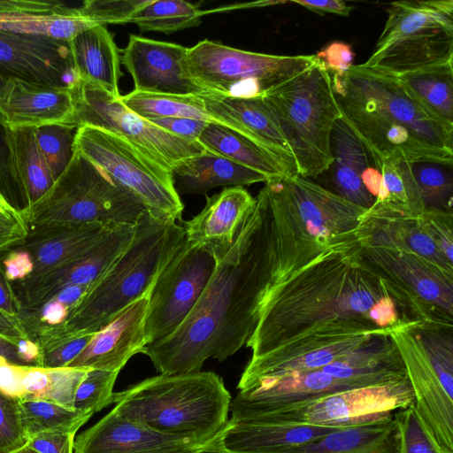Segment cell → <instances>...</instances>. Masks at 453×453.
Masks as SVG:
<instances>
[{
  "label": "cell",
  "mask_w": 453,
  "mask_h": 453,
  "mask_svg": "<svg viewBox=\"0 0 453 453\" xmlns=\"http://www.w3.org/2000/svg\"><path fill=\"white\" fill-rule=\"evenodd\" d=\"M332 88L342 117L368 153L398 152L411 164L453 165V125L423 105L395 76L353 65Z\"/></svg>",
  "instance_id": "3957f363"
},
{
  "label": "cell",
  "mask_w": 453,
  "mask_h": 453,
  "mask_svg": "<svg viewBox=\"0 0 453 453\" xmlns=\"http://www.w3.org/2000/svg\"><path fill=\"white\" fill-rule=\"evenodd\" d=\"M17 354L20 362H32L38 356V349L36 345L31 342L21 340L18 343Z\"/></svg>",
  "instance_id": "91938a15"
},
{
  "label": "cell",
  "mask_w": 453,
  "mask_h": 453,
  "mask_svg": "<svg viewBox=\"0 0 453 453\" xmlns=\"http://www.w3.org/2000/svg\"><path fill=\"white\" fill-rule=\"evenodd\" d=\"M5 267L8 278L13 280L30 273L33 264L27 253H18L5 262Z\"/></svg>",
  "instance_id": "11a10c76"
},
{
  "label": "cell",
  "mask_w": 453,
  "mask_h": 453,
  "mask_svg": "<svg viewBox=\"0 0 453 453\" xmlns=\"http://www.w3.org/2000/svg\"><path fill=\"white\" fill-rule=\"evenodd\" d=\"M384 28L369 58L362 64L399 76L453 62V1L392 3Z\"/></svg>",
  "instance_id": "9c48e42d"
},
{
  "label": "cell",
  "mask_w": 453,
  "mask_h": 453,
  "mask_svg": "<svg viewBox=\"0 0 453 453\" xmlns=\"http://www.w3.org/2000/svg\"><path fill=\"white\" fill-rule=\"evenodd\" d=\"M8 75H6L4 72H2L0 70V90L2 88V87L4 86L6 79H7ZM2 119H1V116H0V125L2 126Z\"/></svg>",
  "instance_id": "03108f58"
},
{
  "label": "cell",
  "mask_w": 453,
  "mask_h": 453,
  "mask_svg": "<svg viewBox=\"0 0 453 453\" xmlns=\"http://www.w3.org/2000/svg\"><path fill=\"white\" fill-rule=\"evenodd\" d=\"M355 53L349 44L332 42L315 54L330 74L344 75L353 65Z\"/></svg>",
  "instance_id": "7dc6e473"
},
{
  "label": "cell",
  "mask_w": 453,
  "mask_h": 453,
  "mask_svg": "<svg viewBox=\"0 0 453 453\" xmlns=\"http://www.w3.org/2000/svg\"><path fill=\"white\" fill-rule=\"evenodd\" d=\"M0 70L56 87H67V77L73 80L67 42L33 35L0 31Z\"/></svg>",
  "instance_id": "7402d4cb"
},
{
  "label": "cell",
  "mask_w": 453,
  "mask_h": 453,
  "mask_svg": "<svg viewBox=\"0 0 453 453\" xmlns=\"http://www.w3.org/2000/svg\"><path fill=\"white\" fill-rule=\"evenodd\" d=\"M119 372L89 369L74 397V409L94 414L111 404L113 387Z\"/></svg>",
  "instance_id": "b9f144b4"
},
{
  "label": "cell",
  "mask_w": 453,
  "mask_h": 453,
  "mask_svg": "<svg viewBox=\"0 0 453 453\" xmlns=\"http://www.w3.org/2000/svg\"><path fill=\"white\" fill-rule=\"evenodd\" d=\"M411 166L425 209L452 211V166L430 162Z\"/></svg>",
  "instance_id": "f35d334b"
},
{
  "label": "cell",
  "mask_w": 453,
  "mask_h": 453,
  "mask_svg": "<svg viewBox=\"0 0 453 453\" xmlns=\"http://www.w3.org/2000/svg\"><path fill=\"white\" fill-rule=\"evenodd\" d=\"M382 176L380 193L367 215L419 217L425 209L411 163L402 154L368 153Z\"/></svg>",
  "instance_id": "f546056e"
},
{
  "label": "cell",
  "mask_w": 453,
  "mask_h": 453,
  "mask_svg": "<svg viewBox=\"0 0 453 453\" xmlns=\"http://www.w3.org/2000/svg\"><path fill=\"white\" fill-rule=\"evenodd\" d=\"M203 13L196 5L183 0H144L127 23L135 24L141 32L169 35L199 26Z\"/></svg>",
  "instance_id": "d590c367"
},
{
  "label": "cell",
  "mask_w": 453,
  "mask_h": 453,
  "mask_svg": "<svg viewBox=\"0 0 453 453\" xmlns=\"http://www.w3.org/2000/svg\"><path fill=\"white\" fill-rule=\"evenodd\" d=\"M296 423L228 422L220 434L226 453H286L346 428Z\"/></svg>",
  "instance_id": "484cf974"
},
{
  "label": "cell",
  "mask_w": 453,
  "mask_h": 453,
  "mask_svg": "<svg viewBox=\"0 0 453 453\" xmlns=\"http://www.w3.org/2000/svg\"><path fill=\"white\" fill-rule=\"evenodd\" d=\"M47 369L49 370L50 382L42 400L74 409L76 391L89 369L73 367Z\"/></svg>",
  "instance_id": "7bdbcfd3"
},
{
  "label": "cell",
  "mask_w": 453,
  "mask_h": 453,
  "mask_svg": "<svg viewBox=\"0 0 453 453\" xmlns=\"http://www.w3.org/2000/svg\"><path fill=\"white\" fill-rule=\"evenodd\" d=\"M75 434L65 431H43L27 441L37 453H73Z\"/></svg>",
  "instance_id": "c3c4849f"
},
{
  "label": "cell",
  "mask_w": 453,
  "mask_h": 453,
  "mask_svg": "<svg viewBox=\"0 0 453 453\" xmlns=\"http://www.w3.org/2000/svg\"><path fill=\"white\" fill-rule=\"evenodd\" d=\"M66 315L65 304L58 301L48 303L42 309V318L50 324L62 322Z\"/></svg>",
  "instance_id": "6f0895ef"
},
{
  "label": "cell",
  "mask_w": 453,
  "mask_h": 453,
  "mask_svg": "<svg viewBox=\"0 0 453 453\" xmlns=\"http://www.w3.org/2000/svg\"><path fill=\"white\" fill-rule=\"evenodd\" d=\"M50 382L47 368L23 366L24 397L19 401L42 400Z\"/></svg>",
  "instance_id": "f5cc1de1"
},
{
  "label": "cell",
  "mask_w": 453,
  "mask_h": 453,
  "mask_svg": "<svg viewBox=\"0 0 453 453\" xmlns=\"http://www.w3.org/2000/svg\"><path fill=\"white\" fill-rule=\"evenodd\" d=\"M233 244L216 263L198 302L167 338L144 347L160 374L199 372L225 361L251 336L269 281L270 219L262 188Z\"/></svg>",
  "instance_id": "7a4b0ae2"
},
{
  "label": "cell",
  "mask_w": 453,
  "mask_h": 453,
  "mask_svg": "<svg viewBox=\"0 0 453 453\" xmlns=\"http://www.w3.org/2000/svg\"><path fill=\"white\" fill-rule=\"evenodd\" d=\"M144 0H88L81 5L96 24H126Z\"/></svg>",
  "instance_id": "f6af8a7d"
},
{
  "label": "cell",
  "mask_w": 453,
  "mask_h": 453,
  "mask_svg": "<svg viewBox=\"0 0 453 453\" xmlns=\"http://www.w3.org/2000/svg\"><path fill=\"white\" fill-rule=\"evenodd\" d=\"M314 61L315 55L257 53L207 39L188 50V71L194 81L210 93L232 96H263Z\"/></svg>",
  "instance_id": "7c38bea8"
},
{
  "label": "cell",
  "mask_w": 453,
  "mask_h": 453,
  "mask_svg": "<svg viewBox=\"0 0 453 453\" xmlns=\"http://www.w3.org/2000/svg\"><path fill=\"white\" fill-rule=\"evenodd\" d=\"M215 265L216 260L210 253L185 240L150 290L145 318L148 344L167 338L185 321Z\"/></svg>",
  "instance_id": "2e32d148"
},
{
  "label": "cell",
  "mask_w": 453,
  "mask_h": 453,
  "mask_svg": "<svg viewBox=\"0 0 453 453\" xmlns=\"http://www.w3.org/2000/svg\"><path fill=\"white\" fill-rule=\"evenodd\" d=\"M212 441L161 434L111 411L74 439L73 453H197Z\"/></svg>",
  "instance_id": "44dd1931"
},
{
  "label": "cell",
  "mask_w": 453,
  "mask_h": 453,
  "mask_svg": "<svg viewBox=\"0 0 453 453\" xmlns=\"http://www.w3.org/2000/svg\"><path fill=\"white\" fill-rule=\"evenodd\" d=\"M4 141L12 176L31 200H38L56 178L37 147L33 129H4Z\"/></svg>",
  "instance_id": "1f68e13d"
},
{
  "label": "cell",
  "mask_w": 453,
  "mask_h": 453,
  "mask_svg": "<svg viewBox=\"0 0 453 453\" xmlns=\"http://www.w3.org/2000/svg\"><path fill=\"white\" fill-rule=\"evenodd\" d=\"M0 356L6 358L12 364L17 365L21 363L18 357L17 350L13 349L11 346L5 344L4 342H2L1 341Z\"/></svg>",
  "instance_id": "94428289"
},
{
  "label": "cell",
  "mask_w": 453,
  "mask_h": 453,
  "mask_svg": "<svg viewBox=\"0 0 453 453\" xmlns=\"http://www.w3.org/2000/svg\"><path fill=\"white\" fill-rule=\"evenodd\" d=\"M364 259L395 292L403 319L453 326V273L388 241L362 232Z\"/></svg>",
  "instance_id": "30bf717a"
},
{
  "label": "cell",
  "mask_w": 453,
  "mask_h": 453,
  "mask_svg": "<svg viewBox=\"0 0 453 453\" xmlns=\"http://www.w3.org/2000/svg\"><path fill=\"white\" fill-rule=\"evenodd\" d=\"M220 434L209 447L197 453H226L221 446Z\"/></svg>",
  "instance_id": "6125c7cd"
},
{
  "label": "cell",
  "mask_w": 453,
  "mask_h": 453,
  "mask_svg": "<svg viewBox=\"0 0 453 453\" xmlns=\"http://www.w3.org/2000/svg\"><path fill=\"white\" fill-rule=\"evenodd\" d=\"M418 219L440 251L453 264V211L427 209Z\"/></svg>",
  "instance_id": "bcb514c9"
},
{
  "label": "cell",
  "mask_w": 453,
  "mask_h": 453,
  "mask_svg": "<svg viewBox=\"0 0 453 453\" xmlns=\"http://www.w3.org/2000/svg\"><path fill=\"white\" fill-rule=\"evenodd\" d=\"M184 242L182 226L144 211L127 248L84 296L76 317L81 335L98 332L147 294Z\"/></svg>",
  "instance_id": "8992f818"
},
{
  "label": "cell",
  "mask_w": 453,
  "mask_h": 453,
  "mask_svg": "<svg viewBox=\"0 0 453 453\" xmlns=\"http://www.w3.org/2000/svg\"><path fill=\"white\" fill-rule=\"evenodd\" d=\"M380 337L383 335L334 330L298 339L258 357H251L237 388L247 391L285 375L319 369Z\"/></svg>",
  "instance_id": "e0dca14e"
},
{
  "label": "cell",
  "mask_w": 453,
  "mask_h": 453,
  "mask_svg": "<svg viewBox=\"0 0 453 453\" xmlns=\"http://www.w3.org/2000/svg\"><path fill=\"white\" fill-rule=\"evenodd\" d=\"M401 319L393 289L364 259L359 240L319 255L273 288L246 346L254 358L324 331L388 335Z\"/></svg>",
  "instance_id": "6da1fadb"
},
{
  "label": "cell",
  "mask_w": 453,
  "mask_h": 453,
  "mask_svg": "<svg viewBox=\"0 0 453 453\" xmlns=\"http://www.w3.org/2000/svg\"><path fill=\"white\" fill-rule=\"evenodd\" d=\"M265 183L270 219L266 296L319 255L359 241L368 210L300 175Z\"/></svg>",
  "instance_id": "277c9868"
},
{
  "label": "cell",
  "mask_w": 453,
  "mask_h": 453,
  "mask_svg": "<svg viewBox=\"0 0 453 453\" xmlns=\"http://www.w3.org/2000/svg\"><path fill=\"white\" fill-rule=\"evenodd\" d=\"M2 127L9 130L46 126L76 127L67 87H56L8 76L0 90Z\"/></svg>",
  "instance_id": "ffe728a7"
},
{
  "label": "cell",
  "mask_w": 453,
  "mask_h": 453,
  "mask_svg": "<svg viewBox=\"0 0 453 453\" xmlns=\"http://www.w3.org/2000/svg\"><path fill=\"white\" fill-rule=\"evenodd\" d=\"M97 26L81 9L56 0H0V31L69 42Z\"/></svg>",
  "instance_id": "d4e9b609"
},
{
  "label": "cell",
  "mask_w": 453,
  "mask_h": 453,
  "mask_svg": "<svg viewBox=\"0 0 453 453\" xmlns=\"http://www.w3.org/2000/svg\"><path fill=\"white\" fill-rule=\"evenodd\" d=\"M399 439V453H449L432 434L415 404L394 413Z\"/></svg>",
  "instance_id": "ab89813d"
},
{
  "label": "cell",
  "mask_w": 453,
  "mask_h": 453,
  "mask_svg": "<svg viewBox=\"0 0 453 453\" xmlns=\"http://www.w3.org/2000/svg\"><path fill=\"white\" fill-rule=\"evenodd\" d=\"M73 65V78L77 77L119 97V81L121 58L106 26L97 25L78 34L67 42Z\"/></svg>",
  "instance_id": "4316f807"
},
{
  "label": "cell",
  "mask_w": 453,
  "mask_h": 453,
  "mask_svg": "<svg viewBox=\"0 0 453 453\" xmlns=\"http://www.w3.org/2000/svg\"><path fill=\"white\" fill-rule=\"evenodd\" d=\"M414 403L407 378L285 405L247 422L353 426L380 420Z\"/></svg>",
  "instance_id": "9a60e30c"
},
{
  "label": "cell",
  "mask_w": 453,
  "mask_h": 453,
  "mask_svg": "<svg viewBox=\"0 0 453 453\" xmlns=\"http://www.w3.org/2000/svg\"><path fill=\"white\" fill-rule=\"evenodd\" d=\"M362 181L370 195L376 198L382 183L380 172L375 167L368 166L362 174Z\"/></svg>",
  "instance_id": "9f6ffc18"
},
{
  "label": "cell",
  "mask_w": 453,
  "mask_h": 453,
  "mask_svg": "<svg viewBox=\"0 0 453 453\" xmlns=\"http://www.w3.org/2000/svg\"><path fill=\"white\" fill-rule=\"evenodd\" d=\"M121 102L139 117H179L214 122L204 109L200 96L173 95L133 90L120 96Z\"/></svg>",
  "instance_id": "8d00e7d4"
},
{
  "label": "cell",
  "mask_w": 453,
  "mask_h": 453,
  "mask_svg": "<svg viewBox=\"0 0 453 453\" xmlns=\"http://www.w3.org/2000/svg\"><path fill=\"white\" fill-rule=\"evenodd\" d=\"M362 232L374 239L388 241L428 259L453 273V264L440 251L418 218L401 215H367Z\"/></svg>",
  "instance_id": "d6a6232c"
},
{
  "label": "cell",
  "mask_w": 453,
  "mask_h": 453,
  "mask_svg": "<svg viewBox=\"0 0 453 453\" xmlns=\"http://www.w3.org/2000/svg\"><path fill=\"white\" fill-rule=\"evenodd\" d=\"M94 334L80 335L64 344L59 349L47 356L42 366V368L66 367L86 348Z\"/></svg>",
  "instance_id": "816d5d0a"
},
{
  "label": "cell",
  "mask_w": 453,
  "mask_h": 453,
  "mask_svg": "<svg viewBox=\"0 0 453 453\" xmlns=\"http://www.w3.org/2000/svg\"><path fill=\"white\" fill-rule=\"evenodd\" d=\"M75 130L73 127L57 125L33 129L37 147L56 179L73 155Z\"/></svg>",
  "instance_id": "60d3db41"
},
{
  "label": "cell",
  "mask_w": 453,
  "mask_h": 453,
  "mask_svg": "<svg viewBox=\"0 0 453 453\" xmlns=\"http://www.w3.org/2000/svg\"><path fill=\"white\" fill-rule=\"evenodd\" d=\"M23 366L12 364L0 356V393L12 399L22 400Z\"/></svg>",
  "instance_id": "f907efd6"
},
{
  "label": "cell",
  "mask_w": 453,
  "mask_h": 453,
  "mask_svg": "<svg viewBox=\"0 0 453 453\" xmlns=\"http://www.w3.org/2000/svg\"><path fill=\"white\" fill-rule=\"evenodd\" d=\"M159 128L178 137L197 141L208 122L189 118L164 117L146 119Z\"/></svg>",
  "instance_id": "681fc988"
},
{
  "label": "cell",
  "mask_w": 453,
  "mask_h": 453,
  "mask_svg": "<svg viewBox=\"0 0 453 453\" xmlns=\"http://www.w3.org/2000/svg\"><path fill=\"white\" fill-rule=\"evenodd\" d=\"M19 413L27 441L43 431L76 434L93 415L44 400H19Z\"/></svg>",
  "instance_id": "74e56055"
},
{
  "label": "cell",
  "mask_w": 453,
  "mask_h": 453,
  "mask_svg": "<svg viewBox=\"0 0 453 453\" xmlns=\"http://www.w3.org/2000/svg\"><path fill=\"white\" fill-rule=\"evenodd\" d=\"M333 161L332 183L334 193L347 201L370 209L375 198L362 181L364 171L370 166L368 152L342 117L334 125L330 139Z\"/></svg>",
  "instance_id": "f1b7e54d"
},
{
  "label": "cell",
  "mask_w": 453,
  "mask_h": 453,
  "mask_svg": "<svg viewBox=\"0 0 453 453\" xmlns=\"http://www.w3.org/2000/svg\"><path fill=\"white\" fill-rule=\"evenodd\" d=\"M395 77L429 111L453 125V62Z\"/></svg>",
  "instance_id": "e575fe53"
},
{
  "label": "cell",
  "mask_w": 453,
  "mask_h": 453,
  "mask_svg": "<svg viewBox=\"0 0 453 453\" xmlns=\"http://www.w3.org/2000/svg\"><path fill=\"white\" fill-rule=\"evenodd\" d=\"M88 291L86 287L69 284L60 291L57 301L63 304H71L82 298Z\"/></svg>",
  "instance_id": "680465c9"
},
{
  "label": "cell",
  "mask_w": 453,
  "mask_h": 453,
  "mask_svg": "<svg viewBox=\"0 0 453 453\" xmlns=\"http://www.w3.org/2000/svg\"><path fill=\"white\" fill-rule=\"evenodd\" d=\"M289 3L302 5L307 10L323 15L325 13H333L340 16L349 15L352 6L348 5L341 0H292Z\"/></svg>",
  "instance_id": "db71d44e"
},
{
  "label": "cell",
  "mask_w": 453,
  "mask_h": 453,
  "mask_svg": "<svg viewBox=\"0 0 453 453\" xmlns=\"http://www.w3.org/2000/svg\"><path fill=\"white\" fill-rule=\"evenodd\" d=\"M232 397L214 372L159 374L113 392L111 410L165 434L208 444L228 422Z\"/></svg>",
  "instance_id": "5b68a950"
},
{
  "label": "cell",
  "mask_w": 453,
  "mask_h": 453,
  "mask_svg": "<svg viewBox=\"0 0 453 453\" xmlns=\"http://www.w3.org/2000/svg\"><path fill=\"white\" fill-rule=\"evenodd\" d=\"M286 453H399L394 414L380 420L349 426Z\"/></svg>",
  "instance_id": "4dcf8cb0"
},
{
  "label": "cell",
  "mask_w": 453,
  "mask_h": 453,
  "mask_svg": "<svg viewBox=\"0 0 453 453\" xmlns=\"http://www.w3.org/2000/svg\"><path fill=\"white\" fill-rule=\"evenodd\" d=\"M38 200L58 207L63 218L78 225L134 226L146 211L108 173L74 150L66 167Z\"/></svg>",
  "instance_id": "5bb4252c"
},
{
  "label": "cell",
  "mask_w": 453,
  "mask_h": 453,
  "mask_svg": "<svg viewBox=\"0 0 453 453\" xmlns=\"http://www.w3.org/2000/svg\"><path fill=\"white\" fill-rule=\"evenodd\" d=\"M182 45L131 35L121 62L142 92L203 96L210 93L191 77Z\"/></svg>",
  "instance_id": "d6986e66"
},
{
  "label": "cell",
  "mask_w": 453,
  "mask_h": 453,
  "mask_svg": "<svg viewBox=\"0 0 453 453\" xmlns=\"http://www.w3.org/2000/svg\"><path fill=\"white\" fill-rule=\"evenodd\" d=\"M12 453H37V452L35 451L34 449H30L27 445H26Z\"/></svg>",
  "instance_id": "e7e4bbea"
},
{
  "label": "cell",
  "mask_w": 453,
  "mask_h": 453,
  "mask_svg": "<svg viewBox=\"0 0 453 453\" xmlns=\"http://www.w3.org/2000/svg\"><path fill=\"white\" fill-rule=\"evenodd\" d=\"M200 96L214 122L235 130L265 150L276 161L283 176L299 175L291 147L262 96L242 97L207 93Z\"/></svg>",
  "instance_id": "ac0fdd59"
},
{
  "label": "cell",
  "mask_w": 453,
  "mask_h": 453,
  "mask_svg": "<svg viewBox=\"0 0 453 453\" xmlns=\"http://www.w3.org/2000/svg\"><path fill=\"white\" fill-rule=\"evenodd\" d=\"M0 307H2L3 309H5V310L10 308L9 300L7 298L6 292L1 284H0Z\"/></svg>",
  "instance_id": "be15d7a7"
},
{
  "label": "cell",
  "mask_w": 453,
  "mask_h": 453,
  "mask_svg": "<svg viewBox=\"0 0 453 453\" xmlns=\"http://www.w3.org/2000/svg\"><path fill=\"white\" fill-rule=\"evenodd\" d=\"M73 150L103 169L152 216L165 221L181 219L184 205L175 190L172 172L122 138L97 127L81 126L74 133Z\"/></svg>",
  "instance_id": "8fae6325"
},
{
  "label": "cell",
  "mask_w": 453,
  "mask_h": 453,
  "mask_svg": "<svg viewBox=\"0 0 453 453\" xmlns=\"http://www.w3.org/2000/svg\"><path fill=\"white\" fill-rule=\"evenodd\" d=\"M197 142L207 151L257 171L268 180L283 176L276 161L265 150L223 124L208 122Z\"/></svg>",
  "instance_id": "836d02e7"
},
{
  "label": "cell",
  "mask_w": 453,
  "mask_h": 453,
  "mask_svg": "<svg viewBox=\"0 0 453 453\" xmlns=\"http://www.w3.org/2000/svg\"><path fill=\"white\" fill-rule=\"evenodd\" d=\"M453 326L401 319L388 336L403 363L415 407L438 443L453 453Z\"/></svg>",
  "instance_id": "ba28073f"
},
{
  "label": "cell",
  "mask_w": 453,
  "mask_h": 453,
  "mask_svg": "<svg viewBox=\"0 0 453 453\" xmlns=\"http://www.w3.org/2000/svg\"><path fill=\"white\" fill-rule=\"evenodd\" d=\"M176 192L203 194L217 187H243L268 179L262 173L205 150L177 163L172 169Z\"/></svg>",
  "instance_id": "83f0119b"
},
{
  "label": "cell",
  "mask_w": 453,
  "mask_h": 453,
  "mask_svg": "<svg viewBox=\"0 0 453 453\" xmlns=\"http://www.w3.org/2000/svg\"><path fill=\"white\" fill-rule=\"evenodd\" d=\"M149 293L125 307L95 333L82 352L66 367L120 372L132 357L142 353L148 344L145 318Z\"/></svg>",
  "instance_id": "603a6c76"
},
{
  "label": "cell",
  "mask_w": 453,
  "mask_h": 453,
  "mask_svg": "<svg viewBox=\"0 0 453 453\" xmlns=\"http://www.w3.org/2000/svg\"><path fill=\"white\" fill-rule=\"evenodd\" d=\"M255 203L256 198L243 187L225 188L206 196L203 209L183 222L186 242L210 253L217 263L230 249Z\"/></svg>",
  "instance_id": "cb8c5ba5"
},
{
  "label": "cell",
  "mask_w": 453,
  "mask_h": 453,
  "mask_svg": "<svg viewBox=\"0 0 453 453\" xmlns=\"http://www.w3.org/2000/svg\"><path fill=\"white\" fill-rule=\"evenodd\" d=\"M27 444L19 413V400L0 393V453H12Z\"/></svg>",
  "instance_id": "ee69618b"
},
{
  "label": "cell",
  "mask_w": 453,
  "mask_h": 453,
  "mask_svg": "<svg viewBox=\"0 0 453 453\" xmlns=\"http://www.w3.org/2000/svg\"><path fill=\"white\" fill-rule=\"evenodd\" d=\"M265 103L276 117L294 153L298 174L315 178L328 171L330 139L342 118L331 74L315 57L311 65L265 92Z\"/></svg>",
  "instance_id": "52a82bcc"
},
{
  "label": "cell",
  "mask_w": 453,
  "mask_h": 453,
  "mask_svg": "<svg viewBox=\"0 0 453 453\" xmlns=\"http://www.w3.org/2000/svg\"><path fill=\"white\" fill-rule=\"evenodd\" d=\"M76 127L90 126L113 134L172 172L179 162L204 152L197 142L178 137L127 109L119 97L77 77L67 84Z\"/></svg>",
  "instance_id": "4fadbf2b"
}]
</instances>
